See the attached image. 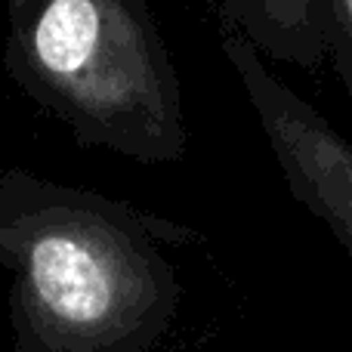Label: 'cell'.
<instances>
[{
  "label": "cell",
  "instance_id": "5",
  "mask_svg": "<svg viewBox=\"0 0 352 352\" xmlns=\"http://www.w3.org/2000/svg\"><path fill=\"white\" fill-rule=\"evenodd\" d=\"M324 50L334 59L352 105V0H324Z\"/></svg>",
  "mask_w": 352,
  "mask_h": 352
},
{
  "label": "cell",
  "instance_id": "2",
  "mask_svg": "<svg viewBox=\"0 0 352 352\" xmlns=\"http://www.w3.org/2000/svg\"><path fill=\"white\" fill-rule=\"evenodd\" d=\"M6 19L10 74L80 146L182 158L179 80L146 0H10Z\"/></svg>",
  "mask_w": 352,
  "mask_h": 352
},
{
  "label": "cell",
  "instance_id": "1",
  "mask_svg": "<svg viewBox=\"0 0 352 352\" xmlns=\"http://www.w3.org/2000/svg\"><path fill=\"white\" fill-rule=\"evenodd\" d=\"M179 229L124 201L0 176V266L16 352H146L179 303L164 244Z\"/></svg>",
  "mask_w": 352,
  "mask_h": 352
},
{
  "label": "cell",
  "instance_id": "4",
  "mask_svg": "<svg viewBox=\"0 0 352 352\" xmlns=\"http://www.w3.org/2000/svg\"><path fill=\"white\" fill-rule=\"evenodd\" d=\"M226 12L244 28L254 50L316 68L324 50V0H226Z\"/></svg>",
  "mask_w": 352,
  "mask_h": 352
},
{
  "label": "cell",
  "instance_id": "3",
  "mask_svg": "<svg viewBox=\"0 0 352 352\" xmlns=\"http://www.w3.org/2000/svg\"><path fill=\"white\" fill-rule=\"evenodd\" d=\"M223 53L241 78L291 195L352 254V142L269 72L241 31L226 34Z\"/></svg>",
  "mask_w": 352,
  "mask_h": 352
}]
</instances>
